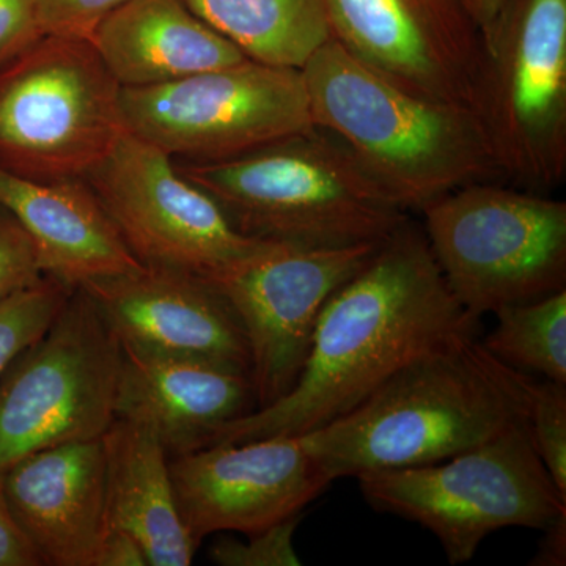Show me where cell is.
Returning <instances> with one entry per match:
<instances>
[{"instance_id":"7402d4cb","label":"cell","mask_w":566,"mask_h":566,"mask_svg":"<svg viewBox=\"0 0 566 566\" xmlns=\"http://www.w3.org/2000/svg\"><path fill=\"white\" fill-rule=\"evenodd\" d=\"M482 345L502 364L566 385V290L494 312Z\"/></svg>"},{"instance_id":"1f68e13d","label":"cell","mask_w":566,"mask_h":566,"mask_svg":"<svg viewBox=\"0 0 566 566\" xmlns=\"http://www.w3.org/2000/svg\"><path fill=\"white\" fill-rule=\"evenodd\" d=\"M502 2L504 0H471L472 11H474L475 20L479 22L482 33L491 24V21L494 20Z\"/></svg>"},{"instance_id":"8fae6325","label":"cell","mask_w":566,"mask_h":566,"mask_svg":"<svg viewBox=\"0 0 566 566\" xmlns=\"http://www.w3.org/2000/svg\"><path fill=\"white\" fill-rule=\"evenodd\" d=\"M85 181L147 266L214 281L270 243L241 233L167 153L129 132Z\"/></svg>"},{"instance_id":"d6986e66","label":"cell","mask_w":566,"mask_h":566,"mask_svg":"<svg viewBox=\"0 0 566 566\" xmlns=\"http://www.w3.org/2000/svg\"><path fill=\"white\" fill-rule=\"evenodd\" d=\"M92 44L122 87H148L248 61L185 0H126Z\"/></svg>"},{"instance_id":"5b68a950","label":"cell","mask_w":566,"mask_h":566,"mask_svg":"<svg viewBox=\"0 0 566 566\" xmlns=\"http://www.w3.org/2000/svg\"><path fill=\"white\" fill-rule=\"evenodd\" d=\"M356 479L365 501L378 512L430 531L450 565L471 562L494 532L542 531L566 513V495L536 453L526 422L439 463Z\"/></svg>"},{"instance_id":"52a82bcc","label":"cell","mask_w":566,"mask_h":566,"mask_svg":"<svg viewBox=\"0 0 566 566\" xmlns=\"http://www.w3.org/2000/svg\"><path fill=\"white\" fill-rule=\"evenodd\" d=\"M120 93L92 41L41 36L0 66V167L85 180L126 132Z\"/></svg>"},{"instance_id":"83f0119b","label":"cell","mask_w":566,"mask_h":566,"mask_svg":"<svg viewBox=\"0 0 566 566\" xmlns=\"http://www.w3.org/2000/svg\"><path fill=\"white\" fill-rule=\"evenodd\" d=\"M41 36L33 0H0V66L28 51Z\"/></svg>"},{"instance_id":"44dd1931","label":"cell","mask_w":566,"mask_h":566,"mask_svg":"<svg viewBox=\"0 0 566 566\" xmlns=\"http://www.w3.org/2000/svg\"><path fill=\"white\" fill-rule=\"evenodd\" d=\"M251 61L301 70L333 39L327 0H185Z\"/></svg>"},{"instance_id":"6da1fadb","label":"cell","mask_w":566,"mask_h":566,"mask_svg":"<svg viewBox=\"0 0 566 566\" xmlns=\"http://www.w3.org/2000/svg\"><path fill=\"white\" fill-rule=\"evenodd\" d=\"M475 324L450 292L423 227L408 218L324 305L293 389L223 423L207 446L308 433L363 403L420 354L475 333Z\"/></svg>"},{"instance_id":"9a60e30c","label":"cell","mask_w":566,"mask_h":566,"mask_svg":"<svg viewBox=\"0 0 566 566\" xmlns=\"http://www.w3.org/2000/svg\"><path fill=\"white\" fill-rule=\"evenodd\" d=\"M122 346L189 357L251 375L243 326L226 296L207 279L144 266L81 285Z\"/></svg>"},{"instance_id":"30bf717a","label":"cell","mask_w":566,"mask_h":566,"mask_svg":"<svg viewBox=\"0 0 566 566\" xmlns=\"http://www.w3.org/2000/svg\"><path fill=\"white\" fill-rule=\"evenodd\" d=\"M126 132L182 163H221L314 128L303 71L255 61L122 87Z\"/></svg>"},{"instance_id":"7a4b0ae2","label":"cell","mask_w":566,"mask_h":566,"mask_svg":"<svg viewBox=\"0 0 566 566\" xmlns=\"http://www.w3.org/2000/svg\"><path fill=\"white\" fill-rule=\"evenodd\" d=\"M474 334L420 354L352 411L301 434L324 474L335 482L439 463L526 422L532 376Z\"/></svg>"},{"instance_id":"277c9868","label":"cell","mask_w":566,"mask_h":566,"mask_svg":"<svg viewBox=\"0 0 566 566\" xmlns=\"http://www.w3.org/2000/svg\"><path fill=\"white\" fill-rule=\"evenodd\" d=\"M175 164L256 240L376 244L409 218L344 142L318 126L229 161Z\"/></svg>"},{"instance_id":"484cf974","label":"cell","mask_w":566,"mask_h":566,"mask_svg":"<svg viewBox=\"0 0 566 566\" xmlns=\"http://www.w3.org/2000/svg\"><path fill=\"white\" fill-rule=\"evenodd\" d=\"M126 0H33L43 35L92 41L96 29Z\"/></svg>"},{"instance_id":"f1b7e54d","label":"cell","mask_w":566,"mask_h":566,"mask_svg":"<svg viewBox=\"0 0 566 566\" xmlns=\"http://www.w3.org/2000/svg\"><path fill=\"white\" fill-rule=\"evenodd\" d=\"M40 565H43V562L11 515L0 485V566Z\"/></svg>"},{"instance_id":"5bb4252c","label":"cell","mask_w":566,"mask_h":566,"mask_svg":"<svg viewBox=\"0 0 566 566\" xmlns=\"http://www.w3.org/2000/svg\"><path fill=\"white\" fill-rule=\"evenodd\" d=\"M169 469L182 524L199 546L211 534L252 535L301 515L333 483L301 434L200 447Z\"/></svg>"},{"instance_id":"2e32d148","label":"cell","mask_w":566,"mask_h":566,"mask_svg":"<svg viewBox=\"0 0 566 566\" xmlns=\"http://www.w3.org/2000/svg\"><path fill=\"white\" fill-rule=\"evenodd\" d=\"M0 485L43 565L93 566L107 528L102 438L21 458L7 469Z\"/></svg>"},{"instance_id":"d4e9b609","label":"cell","mask_w":566,"mask_h":566,"mask_svg":"<svg viewBox=\"0 0 566 566\" xmlns=\"http://www.w3.org/2000/svg\"><path fill=\"white\" fill-rule=\"evenodd\" d=\"M301 515L248 535V542L222 536L210 549V558L221 566H297L301 565L294 534Z\"/></svg>"},{"instance_id":"f546056e","label":"cell","mask_w":566,"mask_h":566,"mask_svg":"<svg viewBox=\"0 0 566 566\" xmlns=\"http://www.w3.org/2000/svg\"><path fill=\"white\" fill-rule=\"evenodd\" d=\"M93 566H148L139 539L120 528H109L96 549Z\"/></svg>"},{"instance_id":"9c48e42d","label":"cell","mask_w":566,"mask_h":566,"mask_svg":"<svg viewBox=\"0 0 566 566\" xmlns=\"http://www.w3.org/2000/svg\"><path fill=\"white\" fill-rule=\"evenodd\" d=\"M122 357L109 324L77 286L0 378V479L39 450L103 438L115 420Z\"/></svg>"},{"instance_id":"4316f807","label":"cell","mask_w":566,"mask_h":566,"mask_svg":"<svg viewBox=\"0 0 566 566\" xmlns=\"http://www.w3.org/2000/svg\"><path fill=\"white\" fill-rule=\"evenodd\" d=\"M43 277L31 238L0 205V301L35 285Z\"/></svg>"},{"instance_id":"4fadbf2b","label":"cell","mask_w":566,"mask_h":566,"mask_svg":"<svg viewBox=\"0 0 566 566\" xmlns=\"http://www.w3.org/2000/svg\"><path fill=\"white\" fill-rule=\"evenodd\" d=\"M327 3L333 39L354 57L406 91L474 111L483 39L471 0Z\"/></svg>"},{"instance_id":"ffe728a7","label":"cell","mask_w":566,"mask_h":566,"mask_svg":"<svg viewBox=\"0 0 566 566\" xmlns=\"http://www.w3.org/2000/svg\"><path fill=\"white\" fill-rule=\"evenodd\" d=\"M106 531L139 539L150 566H188L199 545L182 524L169 453L144 424L115 419L103 434Z\"/></svg>"},{"instance_id":"ba28073f","label":"cell","mask_w":566,"mask_h":566,"mask_svg":"<svg viewBox=\"0 0 566 566\" xmlns=\"http://www.w3.org/2000/svg\"><path fill=\"white\" fill-rule=\"evenodd\" d=\"M474 111L502 172L531 191L566 177V0H504L482 33Z\"/></svg>"},{"instance_id":"603a6c76","label":"cell","mask_w":566,"mask_h":566,"mask_svg":"<svg viewBox=\"0 0 566 566\" xmlns=\"http://www.w3.org/2000/svg\"><path fill=\"white\" fill-rule=\"evenodd\" d=\"M74 289L44 275L35 285L0 301V378L61 314Z\"/></svg>"},{"instance_id":"e0dca14e","label":"cell","mask_w":566,"mask_h":566,"mask_svg":"<svg viewBox=\"0 0 566 566\" xmlns=\"http://www.w3.org/2000/svg\"><path fill=\"white\" fill-rule=\"evenodd\" d=\"M115 419L144 424L169 455L207 446L223 423L253 411L251 375L221 364L122 346Z\"/></svg>"},{"instance_id":"3957f363","label":"cell","mask_w":566,"mask_h":566,"mask_svg":"<svg viewBox=\"0 0 566 566\" xmlns=\"http://www.w3.org/2000/svg\"><path fill=\"white\" fill-rule=\"evenodd\" d=\"M301 71L314 126L344 142L406 211L504 180L474 111L406 91L334 39Z\"/></svg>"},{"instance_id":"ac0fdd59","label":"cell","mask_w":566,"mask_h":566,"mask_svg":"<svg viewBox=\"0 0 566 566\" xmlns=\"http://www.w3.org/2000/svg\"><path fill=\"white\" fill-rule=\"evenodd\" d=\"M0 205L31 238L41 273L71 289L144 266L85 180H31L0 167Z\"/></svg>"},{"instance_id":"7c38bea8","label":"cell","mask_w":566,"mask_h":566,"mask_svg":"<svg viewBox=\"0 0 566 566\" xmlns=\"http://www.w3.org/2000/svg\"><path fill=\"white\" fill-rule=\"evenodd\" d=\"M381 243L305 248L270 241L208 281L226 296L243 326L255 409L273 405L293 389L324 305Z\"/></svg>"},{"instance_id":"8992f818","label":"cell","mask_w":566,"mask_h":566,"mask_svg":"<svg viewBox=\"0 0 566 566\" xmlns=\"http://www.w3.org/2000/svg\"><path fill=\"white\" fill-rule=\"evenodd\" d=\"M450 292L474 322L566 290V203L501 181L474 182L420 211Z\"/></svg>"},{"instance_id":"cb8c5ba5","label":"cell","mask_w":566,"mask_h":566,"mask_svg":"<svg viewBox=\"0 0 566 566\" xmlns=\"http://www.w3.org/2000/svg\"><path fill=\"white\" fill-rule=\"evenodd\" d=\"M526 423L536 453L566 495V385L532 378Z\"/></svg>"},{"instance_id":"4dcf8cb0","label":"cell","mask_w":566,"mask_h":566,"mask_svg":"<svg viewBox=\"0 0 566 566\" xmlns=\"http://www.w3.org/2000/svg\"><path fill=\"white\" fill-rule=\"evenodd\" d=\"M542 531H545V536L539 539L538 549L531 565L564 566L566 564V513L551 521Z\"/></svg>"}]
</instances>
